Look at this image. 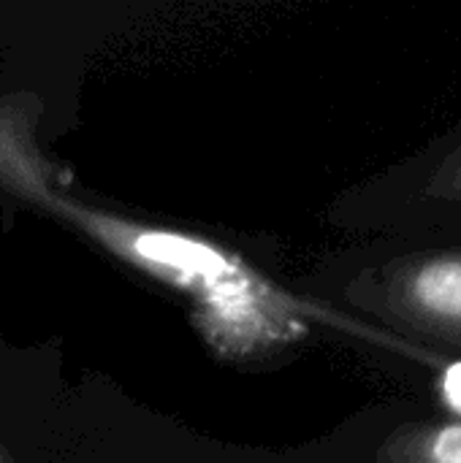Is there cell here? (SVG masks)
<instances>
[{
	"label": "cell",
	"instance_id": "6da1fadb",
	"mask_svg": "<svg viewBox=\"0 0 461 463\" xmlns=\"http://www.w3.org/2000/svg\"><path fill=\"white\" fill-rule=\"evenodd\" d=\"M386 307L410 328L461 347V252H427L386 277Z\"/></svg>",
	"mask_w": 461,
	"mask_h": 463
},
{
	"label": "cell",
	"instance_id": "7a4b0ae2",
	"mask_svg": "<svg viewBox=\"0 0 461 463\" xmlns=\"http://www.w3.org/2000/svg\"><path fill=\"white\" fill-rule=\"evenodd\" d=\"M386 463H461V420L402 429L386 448Z\"/></svg>",
	"mask_w": 461,
	"mask_h": 463
},
{
	"label": "cell",
	"instance_id": "3957f363",
	"mask_svg": "<svg viewBox=\"0 0 461 463\" xmlns=\"http://www.w3.org/2000/svg\"><path fill=\"white\" fill-rule=\"evenodd\" d=\"M133 250L144 260H152L160 269H168L174 277H182V279H193V277L217 279L228 269L215 250L196 244V241H187L182 236L144 233L141 239H136Z\"/></svg>",
	"mask_w": 461,
	"mask_h": 463
},
{
	"label": "cell",
	"instance_id": "277c9868",
	"mask_svg": "<svg viewBox=\"0 0 461 463\" xmlns=\"http://www.w3.org/2000/svg\"><path fill=\"white\" fill-rule=\"evenodd\" d=\"M429 195L435 198H448V201H461V149L454 152L432 176L429 182Z\"/></svg>",
	"mask_w": 461,
	"mask_h": 463
},
{
	"label": "cell",
	"instance_id": "5b68a950",
	"mask_svg": "<svg viewBox=\"0 0 461 463\" xmlns=\"http://www.w3.org/2000/svg\"><path fill=\"white\" fill-rule=\"evenodd\" d=\"M437 393L443 407L461 420V361H451L440 366L437 374Z\"/></svg>",
	"mask_w": 461,
	"mask_h": 463
}]
</instances>
